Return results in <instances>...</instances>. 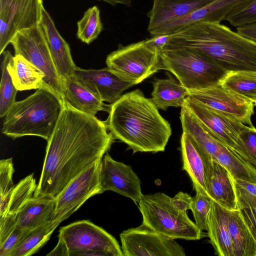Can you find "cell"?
<instances>
[{"label":"cell","instance_id":"6da1fadb","mask_svg":"<svg viewBox=\"0 0 256 256\" xmlns=\"http://www.w3.org/2000/svg\"><path fill=\"white\" fill-rule=\"evenodd\" d=\"M114 140L105 122L64 105L47 140L34 196L55 198L74 178L102 158Z\"/></svg>","mask_w":256,"mask_h":256},{"label":"cell","instance_id":"7a4b0ae2","mask_svg":"<svg viewBox=\"0 0 256 256\" xmlns=\"http://www.w3.org/2000/svg\"><path fill=\"white\" fill-rule=\"evenodd\" d=\"M108 107L105 123L115 140L126 144L134 153L164 150L170 124L140 89L122 94Z\"/></svg>","mask_w":256,"mask_h":256},{"label":"cell","instance_id":"3957f363","mask_svg":"<svg viewBox=\"0 0 256 256\" xmlns=\"http://www.w3.org/2000/svg\"><path fill=\"white\" fill-rule=\"evenodd\" d=\"M167 46L194 49L228 72L256 71V42L220 23L192 24L172 34Z\"/></svg>","mask_w":256,"mask_h":256},{"label":"cell","instance_id":"277c9868","mask_svg":"<svg viewBox=\"0 0 256 256\" xmlns=\"http://www.w3.org/2000/svg\"><path fill=\"white\" fill-rule=\"evenodd\" d=\"M64 106L56 93L44 85L12 105L4 116L2 132L12 139L34 136L48 140Z\"/></svg>","mask_w":256,"mask_h":256},{"label":"cell","instance_id":"5b68a950","mask_svg":"<svg viewBox=\"0 0 256 256\" xmlns=\"http://www.w3.org/2000/svg\"><path fill=\"white\" fill-rule=\"evenodd\" d=\"M160 56V69L172 74L188 91L218 84L228 72L211 58L188 48L164 47Z\"/></svg>","mask_w":256,"mask_h":256},{"label":"cell","instance_id":"8992f818","mask_svg":"<svg viewBox=\"0 0 256 256\" xmlns=\"http://www.w3.org/2000/svg\"><path fill=\"white\" fill-rule=\"evenodd\" d=\"M58 238L56 246L47 256H124L116 239L90 220L62 227Z\"/></svg>","mask_w":256,"mask_h":256},{"label":"cell","instance_id":"52a82bcc","mask_svg":"<svg viewBox=\"0 0 256 256\" xmlns=\"http://www.w3.org/2000/svg\"><path fill=\"white\" fill-rule=\"evenodd\" d=\"M142 222L154 230L174 239L198 240L202 236L187 212L162 192L142 195L138 202Z\"/></svg>","mask_w":256,"mask_h":256},{"label":"cell","instance_id":"ba28073f","mask_svg":"<svg viewBox=\"0 0 256 256\" xmlns=\"http://www.w3.org/2000/svg\"><path fill=\"white\" fill-rule=\"evenodd\" d=\"M107 68L125 82L132 85L160 70V52L148 47L145 40L118 48L108 55Z\"/></svg>","mask_w":256,"mask_h":256},{"label":"cell","instance_id":"9c48e42d","mask_svg":"<svg viewBox=\"0 0 256 256\" xmlns=\"http://www.w3.org/2000/svg\"><path fill=\"white\" fill-rule=\"evenodd\" d=\"M10 44L14 47V55L22 56L43 72L44 84L53 90L64 104V81L56 70L41 24L18 32Z\"/></svg>","mask_w":256,"mask_h":256},{"label":"cell","instance_id":"30bf717a","mask_svg":"<svg viewBox=\"0 0 256 256\" xmlns=\"http://www.w3.org/2000/svg\"><path fill=\"white\" fill-rule=\"evenodd\" d=\"M184 105L206 126L215 139L254 165L240 136L246 126L244 124L189 96L186 98Z\"/></svg>","mask_w":256,"mask_h":256},{"label":"cell","instance_id":"8fae6325","mask_svg":"<svg viewBox=\"0 0 256 256\" xmlns=\"http://www.w3.org/2000/svg\"><path fill=\"white\" fill-rule=\"evenodd\" d=\"M102 160L100 158L93 162L74 178L54 198L52 221L60 224L88 198L104 192L100 182Z\"/></svg>","mask_w":256,"mask_h":256},{"label":"cell","instance_id":"7c38bea8","mask_svg":"<svg viewBox=\"0 0 256 256\" xmlns=\"http://www.w3.org/2000/svg\"><path fill=\"white\" fill-rule=\"evenodd\" d=\"M42 0H0V54L18 32L41 24Z\"/></svg>","mask_w":256,"mask_h":256},{"label":"cell","instance_id":"4fadbf2b","mask_svg":"<svg viewBox=\"0 0 256 256\" xmlns=\"http://www.w3.org/2000/svg\"><path fill=\"white\" fill-rule=\"evenodd\" d=\"M124 256H184L175 239L166 236L143 222L120 235Z\"/></svg>","mask_w":256,"mask_h":256},{"label":"cell","instance_id":"5bb4252c","mask_svg":"<svg viewBox=\"0 0 256 256\" xmlns=\"http://www.w3.org/2000/svg\"><path fill=\"white\" fill-rule=\"evenodd\" d=\"M189 96L252 126L254 102L220 84L207 88L189 91Z\"/></svg>","mask_w":256,"mask_h":256},{"label":"cell","instance_id":"9a60e30c","mask_svg":"<svg viewBox=\"0 0 256 256\" xmlns=\"http://www.w3.org/2000/svg\"><path fill=\"white\" fill-rule=\"evenodd\" d=\"M100 182L103 191L112 190L138 202L141 182L131 166L114 160L106 153L102 160Z\"/></svg>","mask_w":256,"mask_h":256},{"label":"cell","instance_id":"2e32d148","mask_svg":"<svg viewBox=\"0 0 256 256\" xmlns=\"http://www.w3.org/2000/svg\"><path fill=\"white\" fill-rule=\"evenodd\" d=\"M208 196L229 210H238L234 180L228 170L201 152Z\"/></svg>","mask_w":256,"mask_h":256},{"label":"cell","instance_id":"e0dca14e","mask_svg":"<svg viewBox=\"0 0 256 256\" xmlns=\"http://www.w3.org/2000/svg\"><path fill=\"white\" fill-rule=\"evenodd\" d=\"M73 76L78 81L103 102H115L122 92L132 87L108 68L100 70H86L76 66Z\"/></svg>","mask_w":256,"mask_h":256},{"label":"cell","instance_id":"ac0fdd59","mask_svg":"<svg viewBox=\"0 0 256 256\" xmlns=\"http://www.w3.org/2000/svg\"><path fill=\"white\" fill-rule=\"evenodd\" d=\"M34 174L21 180L0 207V244L8 237L16 226V217L26 202L34 196L37 187Z\"/></svg>","mask_w":256,"mask_h":256},{"label":"cell","instance_id":"d6986e66","mask_svg":"<svg viewBox=\"0 0 256 256\" xmlns=\"http://www.w3.org/2000/svg\"><path fill=\"white\" fill-rule=\"evenodd\" d=\"M41 26L56 70L64 80L74 74L76 66L73 61L69 44L60 34L52 18L44 8Z\"/></svg>","mask_w":256,"mask_h":256},{"label":"cell","instance_id":"ffe728a7","mask_svg":"<svg viewBox=\"0 0 256 256\" xmlns=\"http://www.w3.org/2000/svg\"><path fill=\"white\" fill-rule=\"evenodd\" d=\"M214 0H153L148 31L182 17Z\"/></svg>","mask_w":256,"mask_h":256},{"label":"cell","instance_id":"44dd1931","mask_svg":"<svg viewBox=\"0 0 256 256\" xmlns=\"http://www.w3.org/2000/svg\"><path fill=\"white\" fill-rule=\"evenodd\" d=\"M230 212L212 200L207 231L215 254L219 256H234L228 229Z\"/></svg>","mask_w":256,"mask_h":256},{"label":"cell","instance_id":"7402d4cb","mask_svg":"<svg viewBox=\"0 0 256 256\" xmlns=\"http://www.w3.org/2000/svg\"><path fill=\"white\" fill-rule=\"evenodd\" d=\"M63 81L65 105L94 116L99 111L107 110L104 102L80 84L73 75Z\"/></svg>","mask_w":256,"mask_h":256},{"label":"cell","instance_id":"603a6c76","mask_svg":"<svg viewBox=\"0 0 256 256\" xmlns=\"http://www.w3.org/2000/svg\"><path fill=\"white\" fill-rule=\"evenodd\" d=\"M180 151L183 162L182 169L188 174L196 192H200L208 196L204 162L200 150L191 137L184 132L180 138Z\"/></svg>","mask_w":256,"mask_h":256},{"label":"cell","instance_id":"cb8c5ba5","mask_svg":"<svg viewBox=\"0 0 256 256\" xmlns=\"http://www.w3.org/2000/svg\"><path fill=\"white\" fill-rule=\"evenodd\" d=\"M54 210V198L33 196L18 212L16 226L23 230H30L52 220Z\"/></svg>","mask_w":256,"mask_h":256},{"label":"cell","instance_id":"d4e9b609","mask_svg":"<svg viewBox=\"0 0 256 256\" xmlns=\"http://www.w3.org/2000/svg\"><path fill=\"white\" fill-rule=\"evenodd\" d=\"M180 120L182 132L188 134L204 154L216 160L220 143L184 105L181 107Z\"/></svg>","mask_w":256,"mask_h":256},{"label":"cell","instance_id":"484cf974","mask_svg":"<svg viewBox=\"0 0 256 256\" xmlns=\"http://www.w3.org/2000/svg\"><path fill=\"white\" fill-rule=\"evenodd\" d=\"M152 100L158 109L166 110L168 107H182L189 91L177 78L156 79L152 82Z\"/></svg>","mask_w":256,"mask_h":256},{"label":"cell","instance_id":"4316f807","mask_svg":"<svg viewBox=\"0 0 256 256\" xmlns=\"http://www.w3.org/2000/svg\"><path fill=\"white\" fill-rule=\"evenodd\" d=\"M228 229L234 256H256V242L239 210H230Z\"/></svg>","mask_w":256,"mask_h":256},{"label":"cell","instance_id":"83f0119b","mask_svg":"<svg viewBox=\"0 0 256 256\" xmlns=\"http://www.w3.org/2000/svg\"><path fill=\"white\" fill-rule=\"evenodd\" d=\"M10 72L18 90L38 89L45 85L43 72L22 56L14 55Z\"/></svg>","mask_w":256,"mask_h":256},{"label":"cell","instance_id":"f1b7e54d","mask_svg":"<svg viewBox=\"0 0 256 256\" xmlns=\"http://www.w3.org/2000/svg\"><path fill=\"white\" fill-rule=\"evenodd\" d=\"M215 161L224 167L234 180L256 184V167L221 143Z\"/></svg>","mask_w":256,"mask_h":256},{"label":"cell","instance_id":"f546056e","mask_svg":"<svg viewBox=\"0 0 256 256\" xmlns=\"http://www.w3.org/2000/svg\"><path fill=\"white\" fill-rule=\"evenodd\" d=\"M59 224L52 220L30 230L10 256H30L34 254L49 240Z\"/></svg>","mask_w":256,"mask_h":256},{"label":"cell","instance_id":"4dcf8cb0","mask_svg":"<svg viewBox=\"0 0 256 256\" xmlns=\"http://www.w3.org/2000/svg\"><path fill=\"white\" fill-rule=\"evenodd\" d=\"M219 84L254 102L256 101V71L228 72Z\"/></svg>","mask_w":256,"mask_h":256},{"label":"cell","instance_id":"1f68e13d","mask_svg":"<svg viewBox=\"0 0 256 256\" xmlns=\"http://www.w3.org/2000/svg\"><path fill=\"white\" fill-rule=\"evenodd\" d=\"M1 64L2 78L0 84V116H5L8 112L16 102L18 90L14 84L10 72V67L14 56L10 51L4 50L2 54Z\"/></svg>","mask_w":256,"mask_h":256},{"label":"cell","instance_id":"d6a6232c","mask_svg":"<svg viewBox=\"0 0 256 256\" xmlns=\"http://www.w3.org/2000/svg\"><path fill=\"white\" fill-rule=\"evenodd\" d=\"M77 26V38L83 42L89 44L96 39L104 29L98 7L88 8L78 22Z\"/></svg>","mask_w":256,"mask_h":256},{"label":"cell","instance_id":"836d02e7","mask_svg":"<svg viewBox=\"0 0 256 256\" xmlns=\"http://www.w3.org/2000/svg\"><path fill=\"white\" fill-rule=\"evenodd\" d=\"M212 206V200L200 192H196L192 198L190 210L192 212L196 226L201 231L208 230Z\"/></svg>","mask_w":256,"mask_h":256},{"label":"cell","instance_id":"e575fe53","mask_svg":"<svg viewBox=\"0 0 256 256\" xmlns=\"http://www.w3.org/2000/svg\"><path fill=\"white\" fill-rule=\"evenodd\" d=\"M14 172L12 158L2 159L0 161V207L2 206L8 199L15 185L12 180Z\"/></svg>","mask_w":256,"mask_h":256},{"label":"cell","instance_id":"d590c367","mask_svg":"<svg viewBox=\"0 0 256 256\" xmlns=\"http://www.w3.org/2000/svg\"><path fill=\"white\" fill-rule=\"evenodd\" d=\"M224 20L236 28L256 23V0H251L235 9Z\"/></svg>","mask_w":256,"mask_h":256},{"label":"cell","instance_id":"8d00e7d4","mask_svg":"<svg viewBox=\"0 0 256 256\" xmlns=\"http://www.w3.org/2000/svg\"><path fill=\"white\" fill-rule=\"evenodd\" d=\"M30 230H25L16 226L6 240L0 244V256H10Z\"/></svg>","mask_w":256,"mask_h":256},{"label":"cell","instance_id":"74e56055","mask_svg":"<svg viewBox=\"0 0 256 256\" xmlns=\"http://www.w3.org/2000/svg\"><path fill=\"white\" fill-rule=\"evenodd\" d=\"M240 136L256 167V128L246 126Z\"/></svg>","mask_w":256,"mask_h":256},{"label":"cell","instance_id":"f35d334b","mask_svg":"<svg viewBox=\"0 0 256 256\" xmlns=\"http://www.w3.org/2000/svg\"><path fill=\"white\" fill-rule=\"evenodd\" d=\"M242 217L256 242V208L240 210Z\"/></svg>","mask_w":256,"mask_h":256},{"label":"cell","instance_id":"ab89813d","mask_svg":"<svg viewBox=\"0 0 256 256\" xmlns=\"http://www.w3.org/2000/svg\"><path fill=\"white\" fill-rule=\"evenodd\" d=\"M170 36L171 34L154 36L145 40V42L148 47L160 52L169 41Z\"/></svg>","mask_w":256,"mask_h":256},{"label":"cell","instance_id":"60d3db41","mask_svg":"<svg viewBox=\"0 0 256 256\" xmlns=\"http://www.w3.org/2000/svg\"><path fill=\"white\" fill-rule=\"evenodd\" d=\"M234 184L236 193L256 196V184L240 180H234Z\"/></svg>","mask_w":256,"mask_h":256},{"label":"cell","instance_id":"b9f144b4","mask_svg":"<svg viewBox=\"0 0 256 256\" xmlns=\"http://www.w3.org/2000/svg\"><path fill=\"white\" fill-rule=\"evenodd\" d=\"M192 198L188 194L180 192L172 198V200L179 208L186 212L190 210Z\"/></svg>","mask_w":256,"mask_h":256},{"label":"cell","instance_id":"7bdbcfd3","mask_svg":"<svg viewBox=\"0 0 256 256\" xmlns=\"http://www.w3.org/2000/svg\"><path fill=\"white\" fill-rule=\"evenodd\" d=\"M236 32L256 42V23L237 27Z\"/></svg>","mask_w":256,"mask_h":256},{"label":"cell","instance_id":"ee69618b","mask_svg":"<svg viewBox=\"0 0 256 256\" xmlns=\"http://www.w3.org/2000/svg\"><path fill=\"white\" fill-rule=\"evenodd\" d=\"M99 1H103L113 6H115L118 4H124L126 6H131L132 0H98Z\"/></svg>","mask_w":256,"mask_h":256},{"label":"cell","instance_id":"f6af8a7d","mask_svg":"<svg viewBox=\"0 0 256 256\" xmlns=\"http://www.w3.org/2000/svg\"><path fill=\"white\" fill-rule=\"evenodd\" d=\"M254 104H255V105L256 106V101L254 102Z\"/></svg>","mask_w":256,"mask_h":256}]
</instances>
